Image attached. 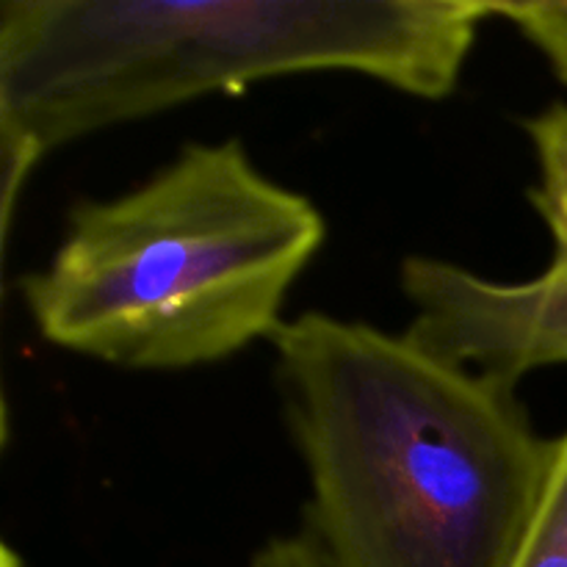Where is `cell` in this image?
Here are the masks:
<instances>
[{
	"instance_id": "obj_1",
	"label": "cell",
	"mask_w": 567,
	"mask_h": 567,
	"mask_svg": "<svg viewBox=\"0 0 567 567\" xmlns=\"http://www.w3.org/2000/svg\"><path fill=\"white\" fill-rule=\"evenodd\" d=\"M271 347L324 567H515L554 449L515 385L319 310Z\"/></svg>"
},
{
	"instance_id": "obj_2",
	"label": "cell",
	"mask_w": 567,
	"mask_h": 567,
	"mask_svg": "<svg viewBox=\"0 0 567 567\" xmlns=\"http://www.w3.org/2000/svg\"><path fill=\"white\" fill-rule=\"evenodd\" d=\"M491 0H3V227L33 166L105 127L299 72L457 89Z\"/></svg>"
},
{
	"instance_id": "obj_3",
	"label": "cell",
	"mask_w": 567,
	"mask_h": 567,
	"mask_svg": "<svg viewBox=\"0 0 567 567\" xmlns=\"http://www.w3.org/2000/svg\"><path fill=\"white\" fill-rule=\"evenodd\" d=\"M324 238L313 199L264 175L241 142H194L131 192L78 203L20 297L64 352L186 371L271 341Z\"/></svg>"
},
{
	"instance_id": "obj_4",
	"label": "cell",
	"mask_w": 567,
	"mask_h": 567,
	"mask_svg": "<svg viewBox=\"0 0 567 567\" xmlns=\"http://www.w3.org/2000/svg\"><path fill=\"white\" fill-rule=\"evenodd\" d=\"M399 286L413 308L408 336L430 352L518 385L567 363V260L524 282L482 277L452 260L410 255Z\"/></svg>"
},
{
	"instance_id": "obj_5",
	"label": "cell",
	"mask_w": 567,
	"mask_h": 567,
	"mask_svg": "<svg viewBox=\"0 0 567 567\" xmlns=\"http://www.w3.org/2000/svg\"><path fill=\"white\" fill-rule=\"evenodd\" d=\"M524 131L537 164L529 203L551 233L554 258L567 260V103H551L524 120Z\"/></svg>"
},
{
	"instance_id": "obj_6",
	"label": "cell",
	"mask_w": 567,
	"mask_h": 567,
	"mask_svg": "<svg viewBox=\"0 0 567 567\" xmlns=\"http://www.w3.org/2000/svg\"><path fill=\"white\" fill-rule=\"evenodd\" d=\"M515 567H567V432L554 437L546 487Z\"/></svg>"
},
{
	"instance_id": "obj_7",
	"label": "cell",
	"mask_w": 567,
	"mask_h": 567,
	"mask_svg": "<svg viewBox=\"0 0 567 567\" xmlns=\"http://www.w3.org/2000/svg\"><path fill=\"white\" fill-rule=\"evenodd\" d=\"M493 17L513 22L567 86V0L493 3Z\"/></svg>"
},
{
	"instance_id": "obj_8",
	"label": "cell",
	"mask_w": 567,
	"mask_h": 567,
	"mask_svg": "<svg viewBox=\"0 0 567 567\" xmlns=\"http://www.w3.org/2000/svg\"><path fill=\"white\" fill-rule=\"evenodd\" d=\"M249 567H324L316 548L305 535L271 537L266 546L255 551Z\"/></svg>"
},
{
	"instance_id": "obj_9",
	"label": "cell",
	"mask_w": 567,
	"mask_h": 567,
	"mask_svg": "<svg viewBox=\"0 0 567 567\" xmlns=\"http://www.w3.org/2000/svg\"><path fill=\"white\" fill-rule=\"evenodd\" d=\"M0 567H25V559H22L11 546H3L0 548Z\"/></svg>"
}]
</instances>
